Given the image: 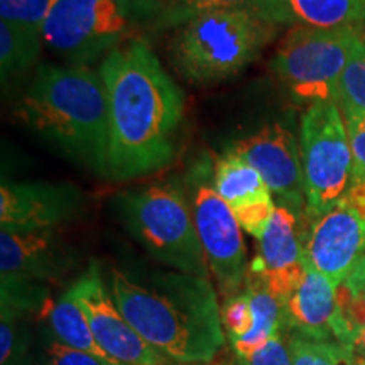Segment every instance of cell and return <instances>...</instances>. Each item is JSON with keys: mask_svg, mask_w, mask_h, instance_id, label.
Returning a JSON list of instances; mask_svg holds the SVG:
<instances>
[{"mask_svg": "<svg viewBox=\"0 0 365 365\" xmlns=\"http://www.w3.org/2000/svg\"><path fill=\"white\" fill-rule=\"evenodd\" d=\"M108 100L105 176L134 180L170 166L185 117V93L148 41L134 38L98 68Z\"/></svg>", "mask_w": 365, "mask_h": 365, "instance_id": "6da1fadb", "label": "cell"}, {"mask_svg": "<svg viewBox=\"0 0 365 365\" xmlns=\"http://www.w3.org/2000/svg\"><path fill=\"white\" fill-rule=\"evenodd\" d=\"M108 289L130 327L168 359L212 364L222 352L227 333L207 277L159 271L139 281L112 267Z\"/></svg>", "mask_w": 365, "mask_h": 365, "instance_id": "7a4b0ae2", "label": "cell"}, {"mask_svg": "<svg viewBox=\"0 0 365 365\" xmlns=\"http://www.w3.org/2000/svg\"><path fill=\"white\" fill-rule=\"evenodd\" d=\"M16 115L59 153L105 176L108 100L98 71L88 66H39Z\"/></svg>", "mask_w": 365, "mask_h": 365, "instance_id": "3957f363", "label": "cell"}, {"mask_svg": "<svg viewBox=\"0 0 365 365\" xmlns=\"http://www.w3.org/2000/svg\"><path fill=\"white\" fill-rule=\"evenodd\" d=\"M274 34L276 26L247 6L213 9L178 27L168 44V58L188 83H220L252 65Z\"/></svg>", "mask_w": 365, "mask_h": 365, "instance_id": "277c9868", "label": "cell"}, {"mask_svg": "<svg viewBox=\"0 0 365 365\" xmlns=\"http://www.w3.org/2000/svg\"><path fill=\"white\" fill-rule=\"evenodd\" d=\"M117 203L127 230L156 261L173 271L210 279L185 186L168 181L127 191Z\"/></svg>", "mask_w": 365, "mask_h": 365, "instance_id": "5b68a950", "label": "cell"}, {"mask_svg": "<svg viewBox=\"0 0 365 365\" xmlns=\"http://www.w3.org/2000/svg\"><path fill=\"white\" fill-rule=\"evenodd\" d=\"M365 41L359 24L330 29L296 26L269 61L272 75L298 102H336L340 76Z\"/></svg>", "mask_w": 365, "mask_h": 365, "instance_id": "8992f818", "label": "cell"}, {"mask_svg": "<svg viewBox=\"0 0 365 365\" xmlns=\"http://www.w3.org/2000/svg\"><path fill=\"white\" fill-rule=\"evenodd\" d=\"M213 164L215 158L212 153L195 158L186 171L182 186L210 272L215 277L222 298L230 299L239 294L245 284L249 272L247 255L242 227L213 182Z\"/></svg>", "mask_w": 365, "mask_h": 365, "instance_id": "52a82bcc", "label": "cell"}, {"mask_svg": "<svg viewBox=\"0 0 365 365\" xmlns=\"http://www.w3.org/2000/svg\"><path fill=\"white\" fill-rule=\"evenodd\" d=\"M299 153L307 191L304 218H312L339 203L352 180L354 156L339 103L318 102L304 110Z\"/></svg>", "mask_w": 365, "mask_h": 365, "instance_id": "ba28073f", "label": "cell"}, {"mask_svg": "<svg viewBox=\"0 0 365 365\" xmlns=\"http://www.w3.org/2000/svg\"><path fill=\"white\" fill-rule=\"evenodd\" d=\"M132 24L124 0H54L43 38L71 66H86L127 43Z\"/></svg>", "mask_w": 365, "mask_h": 365, "instance_id": "9c48e42d", "label": "cell"}, {"mask_svg": "<svg viewBox=\"0 0 365 365\" xmlns=\"http://www.w3.org/2000/svg\"><path fill=\"white\" fill-rule=\"evenodd\" d=\"M339 203L301 227L308 266L340 286L365 257V185L350 182Z\"/></svg>", "mask_w": 365, "mask_h": 365, "instance_id": "30bf717a", "label": "cell"}, {"mask_svg": "<svg viewBox=\"0 0 365 365\" xmlns=\"http://www.w3.org/2000/svg\"><path fill=\"white\" fill-rule=\"evenodd\" d=\"M68 291L83 309L95 339L108 355L124 365H163L166 362V355L145 341L118 309L110 289L102 281L97 262H91Z\"/></svg>", "mask_w": 365, "mask_h": 365, "instance_id": "8fae6325", "label": "cell"}, {"mask_svg": "<svg viewBox=\"0 0 365 365\" xmlns=\"http://www.w3.org/2000/svg\"><path fill=\"white\" fill-rule=\"evenodd\" d=\"M230 149L261 175L277 200V207L291 210L303 220L307 215V191L299 143L293 132L276 122L239 140Z\"/></svg>", "mask_w": 365, "mask_h": 365, "instance_id": "7c38bea8", "label": "cell"}, {"mask_svg": "<svg viewBox=\"0 0 365 365\" xmlns=\"http://www.w3.org/2000/svg\"><path fill=\"white\" fill-rule=\"evenodd\" d=\"M83 198L66 182L2 181L0 223L6 230H51L78 215Z\"/></svg>", "mask_w": 365, "mask_h": 365, "instance_id": "4fadbf2b", "label": "cell"}, {"mask_svg": "<svg viewBox=\"0 0 365 365\" xmlns=\"http://www.w3.org/2000/svg\"><path fill=\"white\" fill-rule=\"evenodd\" d=\"M73 255L56 228L51 230H0L2 282L41 284L56 281L73 267Z\"/></svg>", "mask_w": 365, "mask_h": 365, "instance_id": "5bb4252c", "label": "cell"}, {"mask_svg": "<svg viewBox=\"0 0 365 365\" xmlns=\"http://www.w3.org/2000/svg\"><path fill=\"white\" fill-rule=\"evenodd\" d=\"M307 269L299 217L284 207H276L271 223L259 239V255L250 264V271L261 276L267 289L284 303L303 281Z\"/></svg>", "mask_w": 365, "mask_h": 365, "instance_id": "9a60e30c", "label": "cell"}, {"mask_svg": "<svg viewBox=\"0 0 365 365\" xmlns=\"http://www.w3.org/2000/svg\"><path fill=\"white\" fill-rule=\"evenodd\" d=\"M213 182L223 202L234 212L242 230L261 239L277 207L261 175L240 154L228 149L215 158Z\"/></svg>", "mask_w": 365, "mask_h": 365, "instance_id": "2e32d148", "label": "cell"}, {"mask_svg": "<svg viewBox=\"0 0 365 365\" xmlns=\"http://www.w3.org/2000/svg\"><path fill=\"white\" fill-rule=\"evenodd\" d=\"M284 323L296 336L314 341H335L333 322L336 317V286L308 266L299 286L284 303Z\"/></svg>", "mask_w": 365, "mask_h": 365, "instance_id": "e0dca14e", "label": "cell"}, {"mask_svg": "<svg viewBox=\"0 0 365 365\" xmlns=\"http://www.w3.org/2000/svg\"><path fill=\"white\" fill-rule=\"evenodd\" d=\"M247 7L274 26L330 29L365 21V0H249Z\"/></svg>", "mask_w": 365, "mask_h": 365, "instance_id": "ac0fdd59", "label": "cell"}, {"mask_svg": "<svg viewBox=\"0 0 365 365\" xmlns=\"http://www.w3.org/2000/svg\"><path fill=\"white\" fill-rule=\"evenodd\" d=\"M244 289L249 294L250 307H252L254 325L252 330L244 339L232 344L237 357H247V355L254 354L255 350L266 345L269 340L279 335L286 328L282 301L267 289L261 276L249 271Z\"/></svg>", "mask_w": 365, "mask_h": 365, "instance_id": "d6986e66", "label": "cell"}, {"mask_svg": "<svg viewBox=\"0 0 365 365\" xmlns=\"http://www.w3.org/2000/svg\"><path fill=\"white\" fill-rule=\"evenodd\" d=\"M41 317L48 319L54 336L65 345L95 355L108 365H124L100 346L83 309L80 308V304L76 303L70 291L63 293L58 299H49L41 312Z\"/></svg>", "mask_w": 365, "mask_h": 365, "instance_id": "ffe728a7", "label": "cell"}, {"mask_svg": "<svg viewBox=\"0 0 365 365\" xmlns=\"http://www.w3.org/2000/svg\"><path fill=\"white\" fill-rule=\"evenodd\" d=\"M43 33L0 22V75L2 83L24 75L33 68L43 49Z\"/></svg>", "mask_w": 365, "mask_h": 365, "instance_id": "44dd1931", "label": "cell"}, {"mask_svg": "<svg viewBox=\"0 0 365 365\" xmlns=\"http://www.w3.org/2000/svg\"><path fill=\"white\" fill-rule=\"evenodd\" d=\"M289 352L293 365H349L354 350L339 341H314L291 335Z\"/></svg>", "mask_w": 365, "mask_h": 365, "instance_id": "7402d4cb", "label": "cell"}, {"mask_svg": "<svg viewBox=\"0 0 365 365\" xmlns=\"http://www.w3.org/2000/svg\"><path fill=\"white\" fill-rule=\"evenodd\" d=\"M336 103L341 113L352 112L365 115V41L352 54L341 73Z\"/></svg>", "mask_w": 365, "mask_h": 365, "instance_id": "603a6c76", "label": "cell"}, {"mask_svg": "<svg viewBox=\"0 0 365 365\" xmlns=\"http://www.w3.org/2000/svg\"><path fill=\"white\" fill-rule=\"evenodd\" d=\"M54 0H0V17L11 24L43 33Z\"/></svg>", "mask_w": 365, "mask_h": 365, "instance_id": "cb8c5ba5", "label": "cell"}, {"mask_svg": "<svg viewBox=\"0 0 365 365\" xmlns=\"http://www.w3.org/2000/svg\"><path fill=\"white\" fill-rule=\"evenodd\" d=\"M222 322L227 336L230 339V344L242 340L252 330L254 313L245 289H242L234 298L225 299L222 307Z\"/></svg>", "mask_w": 365, "mask_h": 365, "instance_id": "d4e9b609", "label": "cell"}, {"mask_svg": "<svg viewBox=\"0 0 365 365\" xmlns=\"http://www.w3.org/2000/svg\"><path fill=\"white\" fill-rule=\"evenodd\" d=\"M344 118L354 156V171L350 181L365 182V115L349 112L344 113Z\"/></svg>", "mask_w": 365, "mask_h": 365, "instance_id": "484cf974", "label": "cell"}, {"mask_svg": "<svg viewBox=\"0 0 365 365\" xmlns=\"http://www.w3.org/2000/svg\"><path fill=\"white\" fill-rule=\"evenodd\" d=\"M21 313L2 307V325H0V364L11 365L21 355V330L17 327Z\"/></svg>", "mask_w": 365, "mask_h": 365, "instance_id": "4316f807", "label": "cell"}, {"mask_svg": "<svg viewBox=\"0 0 365 365\" xmlns=\"http://www.w3.org/2000/svg\"><path fill=\"white\" fill-rule=\"evenodd\" d=\"M237 362L240 365H293L289 345H286L282 340V333L247 357H237Z\"/></svg>", "mask_w": 365, "mask_h": 365, "instance_id": "83f0119b", "label": "cell"}, {"mask_svg": "<svg viewBox=\"0 0 365 365\" xmlns=\"http://www.w3.org/2000/svg\"><path fill=\"white\" fill-rule=\"evenodd\" d=\"M44 352L48 365H108L102 359L68 346L59 340H53Z\"/></svg>", "mask_w": 365, "mask_h": 365, "instance_id": "f1b7e54d", "label": "cell"}, {"mask_svg": "<svg viewBox=\"0 0 365 365\" xmlns=\"http://www.w3.org/2000/svg\"><path fill=\"white\" fill-rule=\"evenodd\" d=\"M186 9H188L193 17L196 14L205 11H213V9H227V7H240L247 6L249 0H182Z\"/></svg>", "mask_w": 365, "mask_h": 365, "instance_id": "f546056e", "label": "cell"}, {"mask_svg": "<svg viewBox=\"0 0 365 365\" xmlns=\"http://www.w3.org/2000/svg\"><path fill=\"white\" fill-rule=\"evenodd\" d=\"M352 350L354 354L357 355H365V328L359 330L357 335H355V339L352 341Z\"/></svg>", "mask_w": 365, "mask_h": 365, "instance_id": "4dcf8cb0", "label": "cell"}, {"mask_svg": "<svg viewBox=\"0 0 365 365\" xmlns=\"http://www.w3.org/2000/svg\"><path fill=\"white\" fill-rule=\"evenodd\" d=\"M349 365H365V355H357V354H354L352 362H350Z\"/></svg>", "mask_w": 365, "mask_h": 365, "instance_id": "1f68e13d", "label": "cell"}, {"mask_svg": "<svg viewBox=\"0 0 365 365\" xmlns=\"http://www.w3.org/2000/svg\"><path fill=\"white\" fill-rule=\"evenodd\" d=\"M163 365H203V364H181V362H176V360L168 359L166 362H164Z\"/></svg>", "mask_w": 365, "mask_h": 365, "instance_id": "d6a6232c", "label": "cell"}, {"mask_svg": "<svg viewBox=\"0 0 365 365\" xmlns=\"http://www.w3.org/2000/svg\"><path fill=\"white\" fill-rule=\"evenodd\" d=\"M217 365H240V364L237 362V359H232V360H225V362H220Z\"/></svg>", "mask_w": 365, "mask_h": 365, "instance_id": "836d02e7", "label": "cell"}]
</instances>
